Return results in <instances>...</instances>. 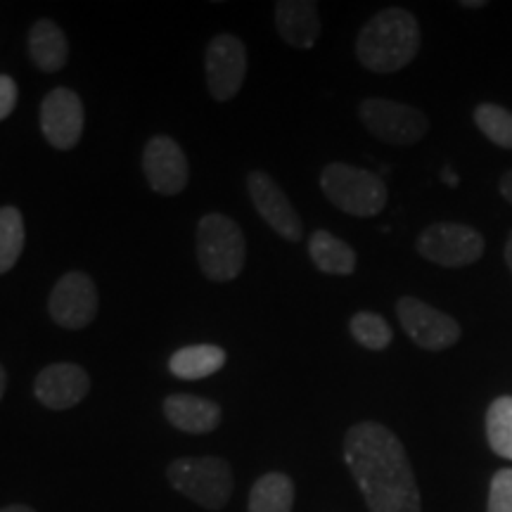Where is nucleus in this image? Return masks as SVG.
Masks as SVG:
<instances>
[{"mask_svg": "<svg viewBox=\"0 0 512 512\" xmlns=\"http://www.w3.org/2000/svg\"><path fill=\"white\" fill-rule=\"evenodd\" d=\"M418 252L427 261H434V264L446 268L470 266L484 254V238L470 226L434 223V226L420 233Z\"/></svg>", "mask_w": 512, "mask_h": 512, "instance_id": "nucleus-7", "label": "nucleus"}, {"mask_svg": "<svg viewBox=\"0 0 512 512\" xmlns=\"http://www.w3.org/2000/svg\"><path fill=\"white\" fill-rule=\"evenodd\" d=\"M204 74L211 98L219 102L233 100L247 76V48L238 36L219 34L209 43L204 55Z\"/></svg>", "mask_w": 512, "mask_h": 512, "instance_id": "nucleus-9", "label": "nucleus"}, {"mask_svg": "<svg viewBox=\"0 0 512 512\" xmlns=\"http://www.w3.org/2000/svg\"><path fill=\"white\" fill-rule=\"evenodd\" d=\"M24 240V219L17 207H0V275L8 273L22 256Z\"/></svg>", "mask_w": 512, "mask_h": 512, "instance_id": "nucleus-21", "label": "nucleus"}, {"mask_svg": "<svg viewBox=\"0 0 512 512\" xmlns=\"http://www.w3.org/2000/svg\"><path fill=\"white\" fill-rule=\"evenodd\" d=\"M0 512H36L31 505H24V503H12V505H5V508H0Z\"/></svg>", "mask_w": 512, "mask_h": 512, "instance_id": "nucleus-28", "label": "nucleus"}, {"mask_svg": "<svg viewBox=\"0 0 512 512\" xmlns=\"http://www.w3.org/2000/svg\"><path fill=\"white\" fill-rule=\"evenodd\" d=\"M486 439L496 456L512 460V396H501L486 411Z\"/></svg>", "mask_w": 512, "mask_h": 512, "instance_id": "nucleus-22", "label": "nucleus"}, {"mask_svg": "<svg viewBox=\"0 0 512 512\" xmlns=\"http://www.w3.org/2000/svg\"><path fill=\"white\" fill-rule=\"evenodd\" d=\"M309 254L318 271L330 275H349L356 271V252L347 242L328 230H316L309 240Z\"/></svg>", "mask_w": 512, "mask_h": 512, "instance_id": "nucleus-19", "label": "nucleus"}, {"mask_svg": "<svg viewBox=\"0 0 512 512\" xmlns=\"http://www.w3.org/2000/svg\"><path fill=\"white\" fill-rule=\"evenodd\" d=\"M91 392V375L76 363H53L34 382V394L50 411H69Z\"/></svg>", "mask_w": 512, "mask_h": 512, "instance_id": "nucleus-14", "label": "nucleus"}, {"mask_svg": "<svg viewBox=\"0 0 512 512\" xmlns=\"http://www.w3.org/2000/svg\"><path fill=\"white\" fill-rule=\"evenodd\" d=\"M247 192L252 200L254 209L259 216L271 226L280 238L287 242H299L304 235L302 219H299L297 209L280 188L278 181H273L266 171H252L247 176Z\"/></svg>", "mask_w": 512, "mask_h": 512, "instance_id": "nucleus-11", "label": "nucleus"}, {"mask_svg": "<svg viewBox=\"0 0 512 512\" xmlns=\"http://www.w3.org/2000/svg\"><path fill=\"white\" fill-rule=\"evenodd\" d=\"M275 27L292 48H313L320 38L318 5L313 0H280L275 5Z\"/></svg>", "mask_w": 512, "mask_h": 512, "instance_id": "nucleus-16", "label": "nucleus"}, {"mask_svg": "<svg viewBox=\"0 0 512 512\" xmlns=\"http://www.w3.org/2000/svg\"><path fill=\"white\" fill-rule=\"evenodd\" d=\"M197 261L211 283H230L242 273L247 259L245 235L226 214H207L197 223Z\"/></svg>", "mask_w": 512, "mask_h": 512, "instance_id": "nucleus-3", "label": "nucleus"}, {"mask_svg": "<svg viewBox=\"0 0 512 512\" xmlns=\"http://www.w3.org/2000/svg\"><path fill=\"white\" fill-rule=\"evenodd\" d=\"M460 5H463V8H484V0H463V3H460Z\"/></svg>", "mask_w": 512, "mask_h": 512, "instance_id": "nucleus-32", "label": "nucleus"}, {"mask_svg": "<svg viewBox=\"0 0 512 512\" xmlns=\"http://www.w3.org/2000/svg\"><path fill=\"white\" fill-rule=\"evenodd\" d=\"M418 19L403 8H387L370 19L356 38V57L375 74H392L418 55Z\"/></svg>", "mask_w": 512, "mask_h": 512, "instance_id": "nucleus-2", "label": "nucleus"}, {"mask_svg": "<svg viewBox=\"0 0 512 512\" xmlns=\"http://www.w3.org/2000/svg\"><path fill=\"white\" fill-rule=\"evenodd\" d=\"M501 192L505 200L512 204V171H508V174L501 178Z\"/></svg>", "mask_w": 512, "mask_h": 512, "instance_id": "nucleus-27", "label": "nucleus"}, {"mask_svg": "<svg viewBox=\"0 0 512 512\" xmlns=\"http://www.w3.org/2000/svg\"><path fill=\"white\" fill-rule=\"evenodd\" d=\"M143 171L150 188L159 195H178L190 178L188 157L171 136H152L143 150Z\"/></svg>", "mask_w": 512, "mask_h": 512, "instance_id": "nucleus-13", "label": "nucleus"}, {"mask_svg": "<svg viewBox=\"0 0 512 512\" xmlns=\"http://www.w3.org/2000/svg\"><path fill=\"white\" fill-rule=\"evenodd\" d=\"M505 264H508L512 271V233L508 235V242H505Z\"/></svg>", "mask_w": 512, "mask_h": 512, "instance_id": "nucleus-30", "label": "nucleus"}, {"mask_svg": "<svg viewBox=\"0 0 512 512\" xmlns=\"http://www.w3.org/2000/svg\"><path fill=\"white\" fill-rule=\"evenodd\" d=\"M486 512H512V467L496 472L491 479Z\"/></svg>", "mask_w": 512, "mask_h": 512, "instance_id": "nucleus-25", "label": "nucleus"}, {"mask_svg": "<svg viewBox=\"0 0 512 512\" xmlns=\"http://www.w3.org/2000/svg\"><path fill=\"white\" fill-rule=\"evenodd\" d=\"M166 479L178 494L207 510L226 508L235 489L228 460L216 456L171 460Z\"/></svg>", "mask_w": 512, "mask_h": 512, "instance_id": "nucleus-4", "label": "nucleus"}, {"mask_svg": "<svg viewBox=\"0 0 512 512\" xmlns=\"http://www.w3.org/2000/svg\"><path fill=\"white\" fill-rule=\"evenodd\" d=\"M349 330L361 347L373 349V351L387 349L389 344H392V337H394L387 320H384L382 316H377V313H370V311L356 313V316L351 318Z\"/></svg>", "mask_w": 512, "mask_h": 512, "instance_id": "nucleus-23", "label": "nucleus"}, {"mask_svg": "<svg viewBox=\"0 0 512 512\" xmlns=\"http://www.w3.org/2000/svg\"><path fill=\"white\" fill-rule=\"evenodd\" d=\"M320 188L337 209L347 211L358 219L377 216L387 204V185L373 171L332 162L320 174Z\"/></svg>", "mask_w": 512, "mask_h": 512, "instance_id": "nucleus-5", "label": "nucleus"}, {"mask_svg": "<svg viewBox=\"0 0 512 512\" xmlns=\"http://www.w3.org/2000/svg\"><path fill=\"white\" fill-rule=\"evenodd\" d=\"M294 482L285 472H266L249 491V512H292Z\"/></svg>", "mask_w": 512, "mask_h": 512, "instance_id": "nucleus-20", "label": "nucleus"}, {"mask_svg": "<svg viewBox=\"0 0 512 512\" xmlns=\"http://www.w3.org/2000/svg\"><path fill=\"white\" fill-rule=\"evenodd\" d=\"M344 460L370 512H420V489L401 439L380 422H358L344 437Z\"/></svg>", "mask_w": 512, "mask_h": 512, "instance_id": "nucleus-1", "label": "nucleus"}, {"mask_svg": "<svg viewBox=\"0 0 512 512\" xmlns=\"http://www.w3.org/2000/svg\"><path fill=\"white\" fill-rule=\"evenodd\" d=\"M361 121L377 140L389 145H413L430 131V119L418 107L387 98L361 102Z\"/></svg>", "mask_w": 512, "mask_h": 512, "instance_id": "nucleus-6", "label": "nucleus"}, {"mask_svg": "<svg viewBox=\"0 0 512 512\" xmlns=\"http://www.w3.org/2000/svg\"><path fill=\"white\" fill-rule=\"evenodd\" d=\"M401 328L415 344L427 351H441L453 347L460 339V325L448 313L420 302L415 297H401L396 304Z\"/></svg>", "mask_w": 512, "mask_h": 512, "instance_id": "nucleus-10", "label": "nucleus"}, {"mask_svg": "<svg viewBox=\"0 0 512 512\" xmlns=\"http://www.w3.org/2000/svg\"><path fill=\"white\" fill-rule=\"evenodd\" d=\"M17 105V83L8 74H0V121L10 117Z\"/></svg>", "mask_w": 512, "mask_h": 512, "instance_id": "nucleus-26", "label": "nucleus"}, {"mask_svg": "<svg viewBox=\"0 0 512 512\" xmlns=\"http://www.w3.org/2000/svg\"><path fill=\"white\" fill-rule=\"evenodd\" d=\"M29 55L31 62L36 64L41 72L55 74L69 60V43L60 24L53 19H38L31 24L29 31Z\"/></svg>", "mask_w": 512, "mask_h": 512, "instance_id": "nucleus-17", "label": "nucleus"}, {"mask_svg": "<svg viewBox=\"0 0 512 512\" xmlns=\"http://www.w3.org/2000/svg\"><path fill=\"white\" fill-rule=\"evenodd\" d=\"M444 181H446L448 185H458V176H456V171L444 169Z\"/></svg>", "mask_w": 512, "mask_h": 512, "instance_id": "nucleus-31", "label": "nucleus"}, {"mask_svg": "<svg viewBox=\"0 0 512 512\" xmlns=\"http://www.w3.org/2000/svg\"><path fill=\"white\" fill-rule=\"evenodd\" d=\"M164 418L185 434H209L221 425L223 411L216 401L192 394H171L164 399Z\"/></svg>", "mask_w": 512, "mask_h": 512, "instance_id": "nucleus-15", "label": "nucleus"}, {"mask_svg": "<svg viewBox=\"0 0 512 512\" xmlns=\"http://www.w3.org/2000/svg\"><path fill=\"white\" fill-rule=\"evenodd\" d=\"M86 112L72 88H55L41 102V131L55 150H74L83 136Z\"/></svg>", "mask_w": 512, "mask_h": 512, "instance_id": "nucleus-12", "label": "nucleus"}, {"mask_svg": "<svg viewBox=\"0 0 512 512\" xmlns=\"http://www.w3.org/2000/svg\"><path fill=\"white\" fill-rule=\"evenodd\" d=\"M5 389H8V373H5L3 363H0V399H3Z\"/></svg>", "mask_w": 512, "mask_h": 512, "instance_id": "nucleus-29", "label": "nucleus"}, {"mask_svg": "<svg viewBox=\"0 0 512 512\" xmlns=\"http://www.w3.org/2000/svg\"><path fill=\"white\" fill-rule=\"evenodd\" d=\"M475 124L491 143L512 150V112L498 105H479L475 110Z\"/></svg>", "mask_w": 512, "mask_h": 512, "instance_id": "nucleus-24", "label": "nucleus"}, {"mask_svg": "<svg viewBox=\"0 0 512 512\" xmlns=\"http://www.w3.org/2000/svg\"><path fill=\"white\" fill-rule=\"evenodd\" d=\"M98 287L88 273H64L53 287L48 299L50 318L64 330H83L95 320L98 313Z\"/></svg>", "mask_w": 512, "mask_h": 512, "instance_id": "nucleus-8", "label": "nucleus"}, {"mask_svg": "<svg viewBox=\"0 0 512 512\" xmlns=\"http://www.w3.org/2000/svg\"><path fill=\"white\" fill-rule=\"evenodd\" d=\"M226 366V351L214 344H195L178 349L169 358V370L181 380H202Z\"/></svg>", "mask_w": 512, "mask_h": 512, "instance_id": "nucleus-18", "label": "nucleus"}]
</instances>
